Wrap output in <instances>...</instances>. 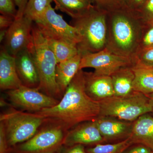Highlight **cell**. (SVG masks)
I'll return each mask as SVG.
<instances>
[{
    "label": "cell",
    "instance_id": "6da1fadb",
    "mask_svg": "<svg viewBox=\"0 0 153 153\" xmlns=\"http://www.w3.org/2000/svg\"><path fill=\"white\" fill-rule=\"evenodd\" d=\"M35 113L68 131L79 123L95 120L99 116L100 105L88 95L84 72L79 70L56 105Z\"/></svg>",
    "mask_w": 153,
    "mask_h": 153
},
{
    "label": "cell",
    "instance_id": "7a4b0ae2",
    "mask_svg": "<svg viewBox=\"0 0 153 153\" xmlns=\"http://www.w3.org/2000/svg\"><path fill=\"white\" fill-rule=\"evenodd\" d=\"M106 24L105 48L132 60L147 26L137 13L126 8L107 13Z\"/></svg>",
    "mask_w": 153,
    "mask_h": 153
},
{
    "label": "cell",
    "instance_id": "3957f363",
    "mask_svg": "<svg viewBox=\"0 0 153 153\" xmlns=\"http://www.w3.org/2000/svg\"><path fill=\"white\" fill-rule=\"evenodd\" d=\"M28 49L36 63L40 83L38 88L45 94L56 98L62 94L56 80L57 62L46 39L34 22L32 40Z\"/></svg>",
    "mask_w": 153,
    "mask_h": 153
},
{
    "label": "cell",
    "instance_id": "277c9868",
    "mask_svg": "<svg viewBox=\"0 0 153 153\" xmlns=\"http://www.w3.org/2000/svg\"><path fill=\"white\" fill-rule=\"evenodd\" d=\"M106 16V12L94 5L82 16L72 19L71 25L77 29L81 37L77 47L81 54L94 53L105 48Z\"/></svg>",
    "mask_w": 153,
    "mask_h": 153
},
{
    "label": "cell",
    "instance_id": "5b68a950",
    "mask_svg": "<svg viewBox=\"0 0 153 153\" xmlns=\"http://www.w3.org/2000/svg\"><path fill=\"white\" fill-rule=\"evenodd\" d=\"M99 102V116L116 118L126 121L133 122L141 116L153 111L147 96L135 91L126 96H113Z\"/></svg>",
    "mask_w": 153,
    "mask_h": 153
},
{
    "label": "cell",
    "instance_id": "8992f818",
    "mask_svg": "<svg viewBox=\"0 0 153 153\" xmlns=\"http://www.w3.org/2000/svg\"><path fill=\"white\" fill-rule=\"evenodd\" d=\"M47 121L46 117L36 113L24 112L15 109L10 110L0 116V122L5 130L9 148L30 140Z\"/></svg>",
    "mask_w": 153,
    "mask_h": 153
},
{
    "label": "cell",
    "instance_id": "52a82bcc",
    "mask_svg": "<svg viewBox=\"0 0 153 153\" xmlns=\"http://www.w3.org/2000/svg\"><path fill=\"white\" fill-rule=\"evenodd\" d=\"M49 122L50 126L38 131L30 140L16 145L11 151L15 153H50L59 150L64 145L68 130L59 124Z\"/></svg>",
    "mask_w": 153,
    "mask_h": 153
},
{
    "label": "cell",
    "instance_id": "ba28073f",
    "mask_svg": "<svg viewBox=\"0 0 153 153\" xmlns=\"http://www.w3.org/2000/svg\"><path fill=\"white\" fill-rule=\"evenodd\" d=\"M34 22L44 37L63 40L76 46L81 41L77 29L57 14L51 5Z\"/></svg>",
    "mask_w": 153,
    "mask_h": 153
},
{
    "label": "cell",
    "instance_id": "9c48e42d",
    "mask_svg": "<svg viewBox=\"0 0 153 153\" xmlns=\"http://www.w3.org/2000/svg\"><path fill=\"white\" fill-rule=\"evenodd\" d=\"M82 55L79 70L94 68L93 73L96 75L111 76L121 68L134 66L131 58L115 54L105 48L98 52Z\"/></svg>",
    "mask_w": 153,
    "mask_h": 153
},
{
    "label": "cell",
    "instance_id": "30bf717a",
    "mask_svg": "<svg viewBox=\"0 0 153 153\" xmlns=\"http://www.w3.org/2000/svg\"><path fill=\"white\" fill-rule=\"evenodd\" d=\"M7 93L14 105L35 113L55 106L59 102L56 98L42 93L38 88L23 85L17 89L9 90Z\"/></svg>",
    "mask_w": 153,
    "mask_h": 153
},
{
    "label": "cell",
    "instance_id": "8fae6325",
    "mask_svg": "<svg viewBox=\"0 0 153 153\" xmlns=\"http://www.w3.org/2000/svg\"><path fill=\"white\" fill-rule=\"evenodd\" d=\"M33 23V20L25 15L15 19L8 29L3 45L9 54L15 57L29 47L32 40Z\"/></svg>",
    "mask_w": 153,
    "mask_h": 153
},
{
    "label": "cell",
    "instance_id": "7c38bea8",
    "mask_svg": "<svg viewBox=\"0 0 153 153\" xmlns=\"http://www.w3.org/2000/svg\"><path fill=\"white\" fill-rule=\"evenodd\" d=\"M94 121L105 142H119L131 136L134 122L102 116L98 117Z\"/></svg>",
    "mask_w": 153,
    "mask_h": 153
},
{
    "label": "cell",
    "instance_id": "4fadbf2b",
    "mask_svg": "<svg viewBox=\"0 0 153 153\" xmlns=\"http://www.w3.org/2000/svg\"><path fill=\"white\" fill-rule=\"evenodd\" d=\"M66 134L64 145H97L105 142L94 120L82 123L74 126Z\"/></svg>",
    "mask_w": 153,
    "mask_h": 153
},
{
    "label": "cell",
    "instance_id": "5bb4252c",
    "mask_svg": "<svg viewBox=\"0 0 153 153\" xmlns=\"http://www.w3.org/2000/svg\"><path fill=\"white\" fill-rule=\"evenodd\" d=\"M22 85L17 72L16 58L2 45L0 51V88L2 90H14Z\"/></svg>",
    "mask_w": 153,
    "mask_h": 153
},
{
    "label": "cell",
    "instance_id": "9a60e30c",
    "mask_svg": "<svg viewBox=\"0 0 153 153\" xmlns=\"http://www.w3.org/2000/svg\"><path fill=\"white\" fill-rule=\"evenodd\" d=\"M17 72L23 85L38 88L40 83L39 74L33 55L28 48L19 52L16 57Z\"/></svg>",
    "mask_w": 153,
    "mask_h": 153
},
{
    "label": "cell",
    "instance_id": "2e32d148",
    "mask_svg": "<svg viewBox=\"0 0 153 153\" xmlns=\"http://www.w3.org/2000/svg\"><path fill=\"white\" fill-rule=\"evenodd\" d=\"M84 76L85 91L91 98L100 101L114 96L111 76L86 72H84Z\"/></svg>",
    "mask_w": 153,
    "mask_h": 153
},
{
    "label": "cell",
    "instance_id": "e0dca14e",
    "mask_svg": "<svg viewBox=\"0 0 153 153\" xmlns=\"http://www.w3.org/2000/svg\"><path fill=\"white\" fill-rule=\"evenodd\" d=\"M130 138L134 144L143 145L153 152V117L146 114L134 121Z\"/></svg>",
    "mask_w": 153,
    "mask_h": 153
},
{
    "label": "cell",
    "instance_id": "ac0fdd59",
    "mask_svg": "<svg viewBox=\"0 0 153 153\" xmlns=\"http://www.w3.org/2000/svg\"><path fill=\"white\" fill-rule=\"evenodd\" d=\"M82 56V54L79 52L74 57L57 63L56 68V82L63 95L79 70Z\"/></svg>",
    "mask_w": 153,
    "mask_h": 153
},
{
    "label": "cell",
    "instance_id": "d6986e66",
    "mask_svg": "<svg viewBox=\"0 0 153 153\" xmlns=\"http://www.w3.org/2000/svg\"><path fill=\"white\" fill-rule=\"evenodd\" d=\"M114 96H126L133 93L134 75L132 66L121 68L111 75Z\"/></svg>",
    "mask_w": 153,
    "mask_h": 153
},
{
    "label": "cell",
    "instance_id": "ffe728a7",
    "mask_svg": "<svg viewBox=\"0 0 153 153\" xmlns=\"http://www.w3.org/2000/svg\"><path fill=\"white\" fill-rule=\"evenodd\" d=\"M134 91L145 95L153 93V68L140 65L132 66Z\"/></svg>",
    "mask_w": 153,
    "mask_h": 153
},
{
    "label": "cell",
    "instance_id": "44dd1931",
    "mask_svg": "<svg viewBox=\"0 0 153 153\" xmlns=\"http://www.w3.org/2000/svg\"><path fill=\"white\" fill-rule=\"evenodd\" d=\"M55 9L70 16L72 19H78L88 12L94 5L86 0H52Z\"/></svg>",
    "mask_w": 153,
    "mask_h": 153
},
{
    "label": "cell",
    "instance_id": "7402d4cb",
    "mask_svg": "<svg viewBox=\"0 0 153 153\" xmlns=\"http://www.w3.org/2000/svg\"><path fill=\"white\" fill-rule=\"evenodd\" d=\"M44 38L49 47L54 53L57 63L70 59L79 53L77 46L75 44L50 37H44Z\"/></svg>",
    "mask_w": 153,
    "mask_h": 153
},
{
    "label": "cell",
    "instance_id": "603a6c76",
    "mask_svg": "<svg viewBox=\"0 0 153 153\" xmlns=\"http://www.w3.org/2000/svg\"><path fill=\"white\" fill-rule=\"evenodd\" d=\"M134 144L130 138L114 143L98 144L85 149L87 153H123Z\"/></svg>",
    "mask_w": 153,
    "mask_h": 153
},
{
    "label": "cell",
    "instance_id": "cb8c5ba5",
    "mask_svg": "<svg viewBox=\"0 0 153 153\" xmlns=\"http://www.w3.org/2000/svg\"><path fill=\"white\" fill-rule=\"evenodd\" d=\"M52 0H28L25 15L33 22L51 5Z\"/></svg>",
    "mask_w": 153,
    "mask_h": 153
},
{
    "label": "cell",
    "instance_id": "d4e9b609",
    "mask_svg": "<svg viewBox=\"0 0 153 153\" xmlns=\"http://www.w3.org/2000/svg\"><path fill=\"white\" fill-rule=\"evenodd\" d=\"M132 60L134 65H142L153 68V47L139 49Z\"/></svg>",
    "mask_w": 153,
    "mask_h": 153
},
{
    "label": "cell",
    "instance_id": "484cf974",
    "mask_svg": "<svg viewBox=\"0 0 153 153\" xmlns=\"http://www.w3.org/2000/svg\"><path fill=\"white\" fill-rule=\"evenodd\" d=\"M97 7L106 13L126 8L127 0H91Z\"/></svg>",
    "mask_w": 153,
    "mask_h": 153
},
{
    "label": "cell",
    "instance_id": "4316f807",
    "mask_svg": "<svg viewBox=\"0 0 153 153\" xmlns=\"http://www.w3.org/2000/svg\"><path fill=\"white\" fill-rule=\"evenodd\" d=\"M136 13L146 26L153 25V0H147Z\"/></svg>",
    "mask_w": 153,
    "mask_h": 153
},
{
    "label": "cell",
    "instance_id": "83f0119b",
    "mask_svg": "<svg viewBox=\"0 0 153 153\" xmlns=\"http://www.w3.org/2000/svg\"><path fill=\"white\" fill-rule=\"evenodd\" d=\"M0 13L1 15L16 19L18 14V10L15 1L0 0Z\"/></svg>",
    "mask_w": 153,
    "mask_h": 153
},
{
    "label": "cell",
    "instance_id": "f1b7e54d",
    "mask_svg": "<svg viewBox=\"0 0 153 153\" xmlns=\"http://www.w3.org/2000/svg\"><path fill=\"white\" fill-rule=\"evenodd\" d=\"M150 47H153V25L147 27L145 29L139 49Z\"/></svg>",
    "mask_w": 153,
    "mask_h": 153
},
{
    "label": "cell",
    "instance_id": "f546056e",
    "mask_svg": "<svg viewBox=\"0 0 153 153\" xmlns=\"http://www.w3.org/2000/svg\"><path fill=\"white\" fill-rule=\"evenodd\" d=\"M9 151L4 127L0 123V153H8Z\"/></svg>",
    "mask_w": 153,
    "mask_h": 153
},
{
    "label": "cell",
    "instance_id": "4dcf8cb0",
    "mask_svg": "<svg viewBox=\"0 0 153 153\" xmlns=\"http://www.w3.org/2000/svg\"><path fill=\"white\" fill-rule=\"evenodd\" d=\"M147 0H127L126 8L136 12L143 5Z\"/></svg>",
    "mask_w": 153,
    "mask_h": 153
},
{
    "label": "cell",
    "instance_id": "1f68e13d",
    "mask_svg": "<svg viewBox=\"0 0 153 153\" xmlns=\"http://www.w3.org/2000/svg\"><path fill=\"white\" fill-rule=\"evenodd\" d=\"M15 19L5 15L0 16V30L8 29L13 23Z\"/></svg>",
    "mask_w": 153,
    "mask_h": 153
},
{
    "label": "cell",
    "instance_id": "d6a6232c",
    "mask_svg": "<svg viewBox=\"0 0 153 153\" xmlns=\"http://www.w3.org/2000/svg\"><path fill=\"white\" fill-rule=\"evenodd\" d=\"M18 10V14L16 18L22 17L25 15L28 0H14Z\"/></svg>",
    "mask_w": 153,
    "mask_h": 153
},
{
    "label": "cell",
    "instance_id": "836d02e7",
    "mask_svg": "<svg viewBox=\"0 0 153 153\" xmlns=\"http://www.w3.org/2000/svg\"><path fill=\"white\" fill-rule=\"evenodd\" d=\"M123 153H153V152L147 147L139 144L129 149H128Z\"/></svg>",
    "mask_w": 153,
    "mask_h": 153
},
{
    "label": "cell",
    "instance_id": "e575fe53",
    "mask_svg": "<svg viewBox=\"0 0 153 153\" xmlns=\"http://www.w3.org/2000/svg\"><path fill=\"white\" fill-rule=\"evenodd\" d=\"M63 153H87L84 146L82 145H75L68 148Z\"/></svg>",
    "mask_w": 153,
    "mask_h": 153
},
{
    "label": "cell",
    "instance_id": "d590c367",
    "mask_svg": "<svg viewBox=\"0 0 153 153\" xmlns=\"http://www.w3.org/2000/svg\"><path fill=\"white\" fill-rule=\"evenodd\" d=\"M7 30L8 29L0 30V42L1 43L4 41L6 36H7Z\"/></svg>",
    "mask_w": 153,
    "mask_h": 153
},
{
    "label": "cell",
    "instance_id": "8d00e7d4",
    "mask_svg": "<svg viewBox=\"0 0 153 153\" xmlns=\"http://www.w3.org/2000/svg\"><path fill=\"white\" fill-rule=\"evenodd\" d=\"M146 95L147 96V97L149 100L150 102L151 105H152V113H153V93Z\"/></svg>",
    "mask_w": 153,
    "mask_h": 153
},
{
    "label": "cell",
    "instance_id": "74e56055",
    "mask_svg": "<svg viewBox=\"0 0 153 153\" xmlns=\"http://www.w3.org/2000/svg\"><path fill=\"white\" fill-rule=\"evenodd\" d=\"M86 1H90L91 2V0H86Z\"/></svg>",
    "mask_w": 153,
    "mask_h": 153
},
{
    "label": "cell",
    "instance_id": "f35d334b",
    "mask_svg": "<svg viewBox=\"0 0 153 153\" xmlns=\"http://www.w3.org/2000/svg\"><path fill=\"white\" fill-rule=\"evenodd\" d=\"M56 153V152H54V153Z\"/></svg>",
    "mask_w": 153,
    "mask_h": 153
}]
</instances>
